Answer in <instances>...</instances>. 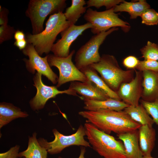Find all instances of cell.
Masks as SVG:
<instances>
[{
    "mask_svg": "<svg viewBox=\"0 0 158 158\" xmlns=\"http://www.w3.org/2000/svg\"><path fill=\"white\" fill-rule=\"evenodd\" d=\"M79 114L100 130L110 134L113 132L120 134L138 130L142 126L133 120L123 110L101 109L84 111Z\"/></svg>",
    "mask_w": 158,
    "mask_h": 158,
    "instance_id": "obj_1",
    "label": "cell"
},
{
    "mask_svg": "<svg viewBox=\"0 0 158 158\" xmlns=\"http://www.w3.org/2000/svg\"><path fill=\"white\" fill-rule=\"evenodd\" d=\"M71 23L66 20L63 12L51 15L46 23L44 29L36 35L29 34L25 39L32 44L40 56L48 54L51 51L58 35L68 28Z\"/></svg>",
    "mask_w": 158,
    "mask_h": 158,
    "instance_id": "obj_2",
    "label": "cell"
},
{
    "mask_svg": "<svg viewBox=\"0 0 158 158\" xmlns=\"http://www.w3.org/2000/svg\"><path fill=\"white\" fill-rule=\"evenodd\" d=\"M86 135L94 150L104 158H126L122 142L92 124H85Z\"/></svg>",
    "mask_w": 158,
    "mask_h": 158,
    "instance_id": "obj_3",
    "label": "cell"
},
{
    "mask_svg": "<svg viewBox=\"0 0 158 158\" xmlns=\"http://www.w3.org/2000/svg\"><path fill=\"white\" fill-rule=\"evenodd\" d=\"M90 66L100 74L107 85L116 93L122 84L130 82L135 76V70H123L113 55L103 54L99 61Z\"/></svg>",
    "mask_w": 158,
    "mask_h": 158,
    "instance_id": "obj_4",
    "label": "cell"
},
{
    "mask_svg": "<svg viewBox=\"0 0 158 158\" xmlns=\"http://www.w3.org/2000/svg\"><path fill=\"white\" fill-rule=\"evenodd\" d=\"M65 0H30L25 12L30 19L32 34L36 35L43 30V24L50 14L63 12L66 6Z\"/></svg>",
    "mask_w": 158,
    "mask_h": 158,
    "instance_id": "obj_5",
    "label": "cell"
},
{
    "mask_svg": "<svg viewBox=\"0 0 158 158\" xmlns=\"http://www.w3.org/2000/svg\"><path fill=\"white\" fill-rule=\"evenodd\" d=\"M84 18L92 25L90 30L95 35L118 27H121L123 31L127 32L130 28L128 23L119 17L113 8L102 11L89 8L84 14Z\"/></svg>",
    "mask_w": 158,
    "mask_h": 158,
    "instance_id": "obj_6",
    "label": "cell"
},
{
    "mask_svg": "<svg viewBox=\"0 0 158 158\" xmlns=\"http://www.w3.org/2000/svg\"><path fill=\"white\" fill-rule=\"evenodd\" d=\"M118 29V28H113L95 35L82 45L77 51L75 56V65L77 68L80 70L99 61L101 57L99 52L100 46L108 35Z\"/></svg>",
    "mask_w": 158,
    "mask_h": 158,
    "instance_id": "obj_7",
    "label": "cell"
},
{
    "mask_svg": "<svg viewBox=\"0 0 158 158\" xmlns=\"http://www.w3.org/2000/svg\"><path fill=\"white\" fill-rule=\"evenodd\" d=\"M75 53V50H73L67 56L64 57L57 56L53 54L47 55L48 61L50 67L55 66L59 70V75L56 86L57 87L69 82L91 83L72 62V57Z\"/></svg>",
    "mask_w": 158,
    "mask_h": 158,
    "instance_id": "obj_8",
    "label": "cell"
},
{
    "mask_svg": "<svg viewBox=\"0 0 158 158\" xmlns=\"http://www.w3.org/2000/svg\"><path fill=\"white\" fill-rule=\"evenodd\" d=\"M53 132L55 136L53 141L48 142L47 140L42 138L38 140L40 145L50 154L59 153L65 148L71 145L90 147L89 142L84 139V137L86 135L85 129L81 125L75 133L70 135L61 134L55 129L53 130Z\"/></svg>",
    "mask_w": 158,
    "mask_h": 158,
    "instance_id": "obj_9",
    "label": "cell"
},
{
    "mask_svg": "<svg viewBox=\"0 0 158 158\" xmlns=\"http://www.w3.org/2000/svg\"><path fill=\"white\" fill-rule=\"evenodd\" d=\"M42 75L37 72L33 78L34 85L37 89L35 95L30 102L31 108L34 110L43 109L47 102L50 99L55 97L59 94H66L73 96H78L77 93L70 88L61 91L56 86H49L43 83Z\"/></svg>",
    "mask_w": 158,
    "mask_h": 158,
    "instance_id": "obj_10",
    "label": "cell"
},
{
    "mask_svg": "<svg viewBox=\"0 0 158 158\" xmlns=\"http://www.w3.org/2000/svg\"><path fill=\"white\" fill-rule=\"evenodd\" d=\"M23 54L28 59L24 60L27 70L34 74L36 71L46 77L53 84L57 83L58 77L52 70L47 60L48 55L44 57L40 56L31 44H28L23 50Z\"/></svg>",
    "mask_w": 158,
    "mask_h": 158,
    "instance_id": "obj_11",
    "label": "cell"
},
{
    "mask_svg": "<svg viewBox=\"0 0 158 158\" xmlns=\"http://www.w3.org/2000/svg\"><path fill=\"white\" fill-rule=\"evenodd\" d=\"M92 27V25L88 22L80 25L71 24L61 33V38L53 44L51 51L57 56H67L70 53V48L72 43L83 32Z\"/></svg>",
    "mask_w": 158,
    "mask_h": 158,
    "instance_id": "obj_12",
    "label": "cell"
},
{
    "mask_svg": "<svg viewBox=\"0 0 158 158\" xmlns=\"http://www.w3.org/2000/svg\"><path fill=\"white\" fill-rule=\"evenodd\" d=\"M134 78L130 82L122 84L117 93L121 100L126 104L136 106L141 97L142 86V72L135 70Z\"/></svg>",
    "mask_w": 158,
    "mask_h": 158,
    "instance_id": "obj_13",
    "label": "cell"
},
{
    "mask_svg": "<svg viewBox=\"0 0 158 158\" xmlns=\"http://www.w3.org/2000/svg\"><path fill=\"white\" fill-rule=\"evenodd\" d=\"M142 72L141 99L148 102L158 101V72L147 70Z\"/></svg>",
    "mask_w": 158,
    "mask_h": 158,
    "instance_id": "obj_14",
    "label": "cell"
},
{
    "mask_svg": "<svg viewBox=\"0 0 158 158\" xmlns=\"http://www.w3.org/2000/svg\"><path fill=\"white\" fill-rule=\"evenodd\" d=\"M69 87L77 93L81 95L83 98L103 100L110 98L92 82L85 83L78 81L71 82Z\"/></svg>",
    "mask_w": 158,
    "mask_h": 158,
    "instance_id": "obj_15",
    "label": "cell"
},
{
    "mask_svg": "<svg viewBox=\"0 0 158 158\" xmlns=\"http://www.w3.org/2000/svg\"><path fill=\"white\" fill-rule=\"evenodd\" d=\"M123 142L126 158H142L139 142L138 130L117 135Z\"/></svg>",
    "mask_w": 158,
    "mask_h": 158,
    "instance_id": "obj_16",
    "label": "cell"
},
{
    "mask_svg": "<svg viewBox=\"0 0 158 158\" xmlns=\"http://www.w3.org/2000/svg\"><path fill=\"white\" fill-rule=\"evenodd\" d=\"M84 108L87 111H96L101 109L121 111L130 106L121 100L109 98L103 100H92L83 99Z\"/></svg>",
    "mask_w": 158,
    "mask_h": 158,
    "instance_id": "obj_17",
    "label": "cell"
},
{
    "mask_svg": "<svg viewBox=\"0 0 158 158\" xmlns=\"http://www.w3.org/2000/svg\"><path fill=\"white\" fill-rule=\"evenodd\" d=\"M138 130L139 144L143 156L151 155L156 139L155 129L152 126L145 125Z\"/></svg>",
    "mask_w": 158,
    "mask_h": 158,
    "instance_id": "obj_18",
    "label": "cell"
},
{
    "mask_svg": "<svg viewBox=\"0 0 158 158\" xmlns=\"http://www.w3.org/2000/svg\"><path fill=\"white\" fill-rule=\"evenodd\" d=\"M150 5L145 0L137 1L127 2L125 1L113 7L114 11L126 12L128 13L131 19L140 16L147 9L150 8Z\"/></svg>",
    "mask_w": 158,
    "mask_h": 158,
    "instance_id": "obj_19",
    "label": "cell"
},
{
    "mask_svg": "<svg viewBox=\"0 0 158 158\" xmlns=\"http://www.w3.org/2000/svg\"><path fill=\"white\" fill-rule=\"evenodd\" d=\"M80 71L91 82L109 98L121 100L117 93L107 85L101 77L98 75L97 72L91 66H87Z\"/></svg>",
    "mask_w": 158,
    "mask_h": 158,
    "instance_id": "obj_20",
    "label": "cell"
},
{
    "mask_svg": "<svg viewBox=\"0 0 158 158\" xmlns=\"http://www.w3.org/2000/svg\"><path fill=\"white\" fill-rule=\"evenodd\" d=\"M27 112L9 103L1 102L0 104V128L13 120L19 118L27 117Z\"/></svg>",
    "mask_w": 158,
    "mask_h": 158,
    "instance_id": "obj_21",
    "label": "cell"
},
{
    "mask_svg": "<svg viewBox=\"0 0 158 158\" xmlns=\"http://www.w3.org/2000/svg\"><path fill=\"white\" fill-rule=\"evenodd\" d=\"M47 151L39 143L36 133H34L29 138L28 146L25 150L18 153V157L26 158H47Z\"/></svg>",
    "mask_w": 158,
    "mask_h": 158,
    "instance_id": "obj_22",
    "label": "cell"
},
{
    "mask_svg": "<svg viewBox=\"0 0 158 158\" xmlns=\"http://www.w3.org/2000/svg\"><path fill=\"white\" fill-rule=\"evenodd\" d=\"M124 111L133 120L142 126H152L154 123L152 118L141 104L136 106L130 105L126 108Z\"/></svg>",
    "mask_w": 158,
    "mask_h": 158,
    "instance_id": "obj_23",
    "label": "cell"
},
{
    "mask_svg": "<svg viewBox=\"0 0 158 158\" xmlns=\"http://www.w3.org/2000/svg\"><path fill=\"white\" fill-rule=\"evenodd\" d=\"M71 5L67 8L64 13L67 20L71 24H75L87 9L86 2L84 0H72Z\"/></svg>",
    "mask_w": 158,
    "mask_h": 158,
    "instance_id": "obj_24",
    "label": "cell"
},
{
    "mask_svg": "<svg viewBox=\"0 0 158 158\" xmlns=\"http://www.w3.org/2000/svg\"><path fill=\"white\" fill-rule=\"evenodd\" d=\"M142 57L144 60L158 61V45L148 41L146 45L140 49Z\"/></svg>",
    "mask_w": 158,
    "mask_h": 158,
    "instance_id": "obj_25",
    "label": "cell"
},
{
    "mask_svg": "<svg viewBox=\"0 0 158 158\" xmlns=\"http://www.w3.org/2000/svg\"><path fill=\"white\" fill-rule=\"evenodd\" d=\"M122 0H89L86 1L87 7H94L98 9L103 6L107 10L113 8L116 5L123 2Z\"/></svg>",
    "mask_w": 158,
    "mask_h": 158,
    "instance_id": "obj_26",
    "label": "cell"
},
{
    "mask_svg": "<svg viewBox=\"0 0 158 158\" xmlns=\"http://www.w3.org/2000/svg\"><path fill=\"white\" fill-rule=\"evenodd\" d=\"M140 16L143 24L148 25L158 24V13L153 9H147Z\"/></svg>",
    "mask_w": 158,
    "mask_h": 158,
    "instance_id": "obj_27",
    "label": "cell"
},
{
    "mask_svg": "<svg viewBox=\"0 0 158 158\" xmlns=\"http://www.w3.org/2000/svg\"><path fill=\"white\" fill-rule=\"evenodd\" d=\"M140 102L158 127V101L148 102L140 99Z\"/></svg>",
    "mask_w": 158,
    "mask_h": 158,
    "instance_id": "obj_28",
    "label": "cell"
},
{
    "mask_svg": "<svg viewBox=\"0 0 158 158\" xmlns=\"http://www.w3.org/2000/svg\"><path fill=\"white\" fill-rule=\"evenodd\" d=\"M136 69L141 72L147 70L158 72V61L150 59L140 61Z\"/></svg>",
    "mask_w": 158,
    "mask_h": 158,
    "instance_id": "obj_29",
    "label": "cell"
},
{
    "mask_svg": "<svg viewBox=\"0 0 158 158\" xmlns=\"http://www.w3.org/2000/svg\"><path fill=\"white\" fill-rule=\"evenodd\" d=\"M16 31L13 27L7 24L0 27V43L11 39Z\"/></svg>",
    "mask_w": 158,
    "mask_h": 158,
    "instance_id": "obj_30",
    "label": "cell"
},
{
    "mask_svg": "<svg viewBox=\"0 0 158 158\" xmlns=\"http://www.w3.org/2000/svg\"><path fill=\"white\" fill-rule=\"evenodd\" d=\"M139 61L135 56H129L123 59V64L127 70H135L137 66Z\"/></svg>",
    "mask_w": 158,
    "mask_h": 158,
    "instance_id": "obj_31",
    "label": "cell"
},
{
    "mask_svg": "<svg viewBox=\"0 0 158 158\" xmlns=\"http://www.w3.org/2000/svg\"><path fill=\"white\" fill-rule=\"evenodd\" d=\"M19 148L18 145H16L7 152L1 153L0 158H18V152Z\"/></svg>",
    "mask_w": 158,
    "mask_h": 158,
    "instance_id": "obj_32",
    "label": "cell"
},
{
    "mask_svg": "<svg viewBox=\"0 0 158 158\" xmlns=\"http://www.w3.org/2000/svg\"><path fill=\"white\" fill-rule=\"evenodd\" d=\"M0 9V25L1 26L7 24L8 12L7 9L2 8L1 6Z\"/></svg>",
    "mask_w": 158,
    "mask_h": 158,
    "instance_id": "obj_33",
    "label": "cell"
},
{
    "mask_svg": "<svg viewBox=\"0 0 158 158\" xmlns=\"http://www.w3.org/2000/svg\"><path fill=\"white\" fill-rule=\"evenodd\" d=\"M27 44L26 39L16 41L14 43V45L20 50L24 49L26 47Z\"/></svg>",
    "mask_w": 158,
    "mask_h": 158,
    "instance_id": "obj_34",
    "label": "cell"
},
{
    "mask_svg": "<svg viewBox=\"0 0 158 158\" xmlns=\"http://www.w3.org/2000/svg\"><path fill=\"white\" fill-rule=\"evenodd\" d=\"M14 37L16 41H18L25 39L26 36L23 31L17 30L14 35Z\"/></svg>",
    "mask_w": 158,
    "mask_h": 158,
    "instance_id": "obj_35",
    "label": "cell"
},
{
    "mask_svg": "<svg viewBox=\"0 0 158 158\" xmlns=\"http://www.w3.org/2000/svg\"><path fill=\"white\" fill-rule=\"evenodd\" d=\"M85 151V147H81L80 150V154L78 158H85L84 157V155ZM59 158H62L61 157H59Z\"/></svg>",
    "mask_w": 158,
    "mask_h": 158,
    "instance_id": "obj_36",
    "label": "cell"
},
{
    "mask_svg": "<svg viewBox=\"0 0 158 158\" xmlns=\"http://www.w3.org/2000/svg\"><path fill=\"white\" fill-rule=\"evenodd\" d=\"M142 158H155L152 157L151 155L143 156Z\"/></svg>",
    "mask_w": 158,
    "mask_h": 158,
    "instance_id": "obj_37",
    "label": "cell"
},
{
    "mask_svg": "<svg viewBox=\"0 0 158 158\" xmlns=\"http://www.w3.org/2000/svg\"><path fill=\"white\" fill-rule=\"evenodd\" d=\"M19 158H26L25 157H23V158H22V157H19Z\"/></svg>",
    "mask_w": 158,
    "mask_h": 158,
    "instance_id": "obj_38",
    "label": "cell"
}]
</instances>
